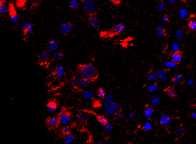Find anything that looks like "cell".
<instances>
[{"label": "cell", "mask_w": 196, "mask_h": 144, "mask_svg": "<svg viewBox=\"0 0 196 144\" xmlns=\"http://www.w3.org/2000/svg\"><path fill=\"white\" fill-rule=\"evenodd\" d=\"M171 121V119L170 117L166 115H163L161 117L160 120V123L164 125V126H167L169 123H170Z\"/></svg>", "instance_id": "cell-21"}, {"label": "cell", "mask_w": 196, "mask_h": 144, "mask_svg": "<svg viewBox=\"0 0 196 144\" xmlns=\"http://www.w3.org/2000/svg\"><path fill=\"white\" fill-rule=\"evenodd\" d=\"M82 5L86 11L90 14H93L96 12V5L93 1L90 0H83L82 1Z\"/></svg>", "instance_id": "cell-2"}, {"label": "cell", "mask_w": 196, "mask_h": 144, "mask_svg": "<svg viewBox=\"0 0 196 144\" xmlns=\"http://www.w3.org/2000/svg\"><path fill=\"white\" fill-rule=\"evenodd\" d=\"M82 97L84 98L85 100H91L93 97L94 95V93L93 92V90L90 89H84L82 92Z\"/></svg>", "instance_id": "cell-15"}, {"label": "cell", "mask_w": 196, "mask_h": 144, "mask_svg": "<svg viewBox=\"0 0 196 144\" xmlns=\"http://www.w3.org/2000/svg\"><path fill=\"white\" fill-rule=\"evenodd\" d=\"M61 131L64 135H67L69 134V132H70V128H69L68 126H67V125H65V126H64L62 128H61Z\"/></svg>", "instance_id": "cell-39"}, {"label": "cell", "mask_w": 196, "mask_h": 144, "mask_svg": "<svg viewBox=\"0 0 196 144\" xmlns=\"http://www.w3.org/2000/svg\"><path fill=\"white\" fill-rule=\"evenodd\" d=\"M68 76H69V77H73V76H74V73H73V72H72V71H70V72H68Z\"/></svg>", "instance_id": "cell-52"}, {"label": "cell", "mask_w": 196, "mask_h": 144, "mask_svg": "<svg viewBox=\"0 0 196 144\" xmlns=\"http://www.w3.org/2000/svg\"><path fill=\"white\" fill-rule=\"evenodd\" d=\"M58 46V42L55 39H51L48 42L47 47V52L49 53L54 52L57 50Z\"/></svg>", "instance_id": "cell-6"}, {"label": "cell", "mask_w": 196, "mask_h": 144, "mask_svg": "<svg viewBox=\"0 0 196 144\" xmlns=\"http://www.w3.org/2000/svg\"><path fill=\"white\" fill-rule=\"evenodd\" d=\"M64 56L63 52L61 50H56V51L53 52V54L51 57L52 60L54 62H57V61L61 60Z\"/></svg>", "instance_id": "cell-11"}, {"label": "cell", "mask_w": 196, "mask_h": 144, "mask_svg": "<svg viewBox=\"0 0 196 144\" xmlns=\"http://www.w3.org/2000/svg\"><path fill=\"white\" fill-rule=\"evenodd\" d=\"M147 78L151 82L154 81L156 79V76L153 73H149L147 74Z\"/></svg>", "instance_id": "cell-40"}, {"label": "cell", "mask_w": 196, "mask_h": 144, "mask_svg": "<svg viewBox=\"0 0 196 144\" xmlns=\"http://www.w3.org/2000/svg\"><path fill=\"white\" fill-rule=\"evenodd\" d=\"M73 25L70 22L61 23L60 26V30L61 33L64 35H68L69 34L72 30Z\"/></svg>", "instance_id": "cell-3"}, {"label": "cell", "mask_w": 196, "mask_h": 144, "mask_svg": "<svg viewBox=\"0 0 196 144\" xmlns=\"http://www.w3.org/2000/svg\"><path fill=\"white\" fill-rule=\"evenodd\" d=\"M166 93L169 97L173 98L176 96V92L172 88H169L166 90Z\"/></svg>", "instance_id": "cell-29"}, {"label": "cell", "mask_w": 196, "mask_h": 144, "mask_svg": "<svg viewBox=\"0 0 196 144\" xmlns=\"http://www.w3.org/2000/svg\"><path fill=\"white\" fill-rule=\"evenodd\" d=\"M74 138L73 136L71 134H68L66 135V136L65 138V140H64V143L66 144H70L74 142Z\"/></svg>", "instance_id": "cell-28"}, {"label": "cell", "mask_w": 196, "mask_h": 144, "mask_svg": "<svg viewBox=\"0 0 196 144\" xmlns=\"http://www.w3.org/2000/svg\"><path fill=\"white\" fill-rule=\"evenodd\" d=\"M183 79H184V77L182 75V74H178L173 77L172 79V82H173V83L174 84H178V83H180V82H181L182 81H183Z\"/></svg>", "instance_id": "cell-24"}, {"label": "cell", "mask_w": 196, "mask_h": 144, "mask_svg": "<svg viewBox=\"0 0 196 144\" xmlns=\"http://www.w3.org/2000/svg\"><path fill=\"white\" fill-rule=\"evenodd\" d=\"M175 2H176V1H174V0H169V1H168V4L170 5H173L175 3Z\"/></svg>", "instance_id": "cell-49"}, {"label": "cell", "mask_w": 196, "mask_h": 144, "mask_svg": "<svg viewBox=\"0 0 196 144\" xmlns=\"http://www.w3.org/2000/svg\"><path fill=\"white\" fill-rule=\"evenodd\" d=\"M182 59V55L179 52L174 53L173 55H172L171 60L172 62L176 64H178L181 62Z\"/></svg>", "instance_id": "cell-18"}, {"label": "cell", "mask_w": 196, "mask_h": 144, "mask_svg": "<svg viewBox=\"0 0 196 144\" xmlns=\"http://www.w3.org/2000/svg\"><path fill=\"white\" fill-rule=\"evenodd\" d=\"M113 101H114L113 96L111 95H109L105 98V100H104V104H105L107 107V106H108L114 103Z\"/></svg>", "instance_id": "cell-26"}, {"label": "cell", "mask_w": 196, "mask_h": 144, "mask_svg": "<svg viewBox=\"0 0 196 144\" xmlns=\"http://www.w3.org/2000/svg\"><path fill=\"white\" fill-rule=\"evenodd\" d=\"M168 70H164L162 68L156 69L155 71V74H156L155 75L156 76V78L162 80L164 77L166 76V74L168 73Z\"/></svg>", "instance_id": "cell-14"}, {"label": "cell", "mask_w": 196, "mask_h": 144, "mask_svg": "<svg viewBox=\"0 0 196 144\" xmlns=\"http://www.w3.org/2000/svg\"><path fill=\"white\" fill-rule=\"evenodd\" d=\"M4 2V1H0V3H1V4H0V13L2 14H6L9 11V7H7V5L3 3Z\"/></svg>", "instance_id": "cell-22"}, {"label": "cell", "mask_w": 196, "mask_h": 144, "mask_svg": "<svg viewBox=\"0 0 196 144\" xmlns=\"http://www.w3.org/2000/svg\"><path fill=\"white\" fill-rule=\"evenodd\" d=\"M10 20L11 22L12 23L16 24L19 21V17L17 14L16 11L14 9V7H11L10 8Z\"/></svg>", "instance_id": "cell-7"}, {"label": "cell", "mask_w": 196, "mask_h": 144, "mask_svg": "<svg viewBox=\"0 0 196 144\" xmlns=\"http://www.w3.org/2000/svg\"><path fill=\"white\" fill-rule=\"evenodd\" d=\"M98 122L102 125H106L107 123H108V121H107V119L104 116H100L98 117Z\"/></svg>", "instance_id": "cell-33"}, {"label": "cell", "mask_w": 196, "mask_h": 144, "mask_svg": "<svg viewBox=\"0 0 196 144\" xmlns=\"http://www.w3.org/2000/svg\"><path fill=\"white\" fill-rule=\"evenodd\" d=\"M158 86L156 84H154V85H153L152 86H150L149 87V89H148V91L149 93H151L152 92H153L155 90H156L158 89Z\"/></svg>", "instance_id": "cell-42"}, {"label": "cell", "mask_w": 196, "mask_h": 144, "mask_svg": "<svg viewBox=\"0 0 196 144\" xmlns=\"http://www.w3.org/2000/svg\"><path fill=\"white\" fill-rule=\"evenodd\" d=\"M98 96L100 99H103V98L106 97V92L104 91L103 89L102 88L99 89L98 92Z\"/></svg>", "instance_id": "cell-35"}, {"label": "cell", "mask_w": 196, "mask_h": 144, "mask_svg": "<svg viewBox=\"0 0 196 144\" xmlns=\"http://www.w3.org/2000/svg\"><path fill=\"white\" fill-rule=\"evenodd\" d=\"M156 32L157 36L158 38H162V37L164 36L166 34L165 28L162 26H158L156 27Z\"/></svg>", "instance_id": "cell-19"}, {"label": "cell", "mask_w": 196, "mask_h": 144, "mask_svg": "<svg viewBox=\"0 0 196 144\" xmlns=\"http://www.w3.org/2000/svg\"><path fill=\"white\" fill-rule=\"evenodd\" d=\"M167 79H168V78H167V77H166V76H164L163 77V78H162V81H164V82H165V81H166V80H167Z\"/></svg>", "instance_id": "cell-53"}, {"label": "cell", "mask_w": 196, "mask_h": 144, "mask_svg": "<svg viewBox=\"0 0 196 144\" xmlns=\"http://www.w3.org/2000/svg\"><path fill=\"white\" fill-rule=\"evenodd\" d=\"M77 86L80 88H85L88 86L89 80L82 76L79 77L76 79Z\"/></svg>", "instance_id": "cell-8"}, {"label": "cell", "mask_w": 196, "mask_h": 144, "mask_svg": "<svg viewBox=\"0 0 196 144\" xmlns=\"http://www.w3.org/2000/svg\"><path fill=\"white\" fill-rule=\"evenodd\" d=\"M183 36V32L182 30H178L176 33V38L178 41H181Z\"/></svg>", "instance_id": "cell-32"}, {"label": "cell", "mask_w": 196, "mask_h": 144, "mask_svg": "<svg viewBox=\"0 0 196 144\" xmlns=\"http://www.w3.org/2000/svg\"><path fill=\"white\" fill-rule=\"evenodd\" d=\"M191 116L193 119L196 120V113H193L191 114Z\"/></svg>", "instance_id": "cell-51"}, {"label": "cell", "mask_w": 196, "mask_h": 144, "mask_svg": "<svg viewBox=\"0 0 196 144\" xmlns=\"http://www.w3.org/2000/svg\"><path fill=\"white\" fill-rule=\"evenodd\" d=\"M112 2L114 4H118L120 3L121 1H119V0H114V1H112Z\"/></svg>", "instance_id": "cell-50"}, {"label": "cell", "mask_w": 196, "mask_h": 144, "mask_svg": "<svg viewBox=\"0 0 196 144\" xmlns=\"http://www.w3.org/2000/svg\"><path fill=\"white\" fill-rule=\"evenodd\" d=\"M66 112V109L65 108H61L60 109H59L58 112V113L60 115H62V114H65Z\"/></svg>", "instance_id": "cell-46"}, {"label": "cell", "mask_w": 196, "mask_h": 144, "mask_svg": "<svg viewBox=\"0 0 196 144\" xmlns=\"http://www.w3.org/2000/svg\"><path fill=\"white\" fill-rule=\"evenodd\" d=\"M115 118L116 119H122V114L120 111H118L115 114Z\"/></svg>", "instance_id": "cell-45"}, {"label": "cell", "mask_w": 196, "mask_h": 144, "mask_svg": "<svg viewBox=\"0 0 196 144\" xmlns=\"http://www.w3.org/2000/svg\"><path fill=\"white\" fill-rule=\"evenodd\" d=\"M79 71L81 76L88 80L95 79L98 76L97 70L92 63H87L81 65L79 67Z\"/></svg>", "instance_id": "cell-1"}, {"label": "cell", "mask_w": 196, "mask_h": 144, "mask_svg": "<svg viewBox=\"0 0 196 144\" xmlns=\"http://www.w3.org/2000/svg\"><path fill=\"white\" fill-rule=\"evenodd\" d=\"M164 65L166 68H172L173 69H176V64L174 63L172 61H167L164 63Z\"/></svg>", "instance_id": "cell-30"}, {"label": "cell", "mask_w": 196, "mask_h": 144, "mask_svg": "<svg viewBox=\"0 0 196 144\" xmlns=\"http://www.w3.org/2000/svg\"><path fill=\"white\" fill-rule=\"evenodd\" d=\"M69 5L72 9H77L80 7V3L77 0H71L69 1Z\"/></svg>", "instance_id": "cell-27"}, {"label": "cell", "mask_w": 196, "mask_h": 144, "mask_svg": "<svg viewBox=\"0 0 196 144\" xmlns=\"http://www.w3.org/2000/svg\"><path fill=\"white\" fill-rule=\"evenodd\" d=\"M20 27L27 35H30L33 32V25L29 21H25L20 23Z\"/></svg>", "instance_id": "cell-4"}, {"label": "cell", "mask_w": 196, "mask_h": 144, "mask_svg": "<svg viewBox=\"0 0 196 144\" xmlns=\"http://www.w3.org/2000/svg\"><path fill=\"white\" fill-rule=\"evenodd\" d=\"M165 3L163 2H160L158 3L157 4V9L159 11L161 12L162 11L164 10V9H165Z\"/></svg>", "instance_id": "cell-41"}, {"label": "cell", "mask_w": 196, "mask_h": 144, "mask_svg": "<svg viewBox=\"0 0 196 144\" xmlns=\"http://www.w3.org/2000/svg\"><path fill=\"white\" fill-rule=\"evenodd\" d=\"M119 110V105L117 103L114 102L108 106H107L106 108V113L108 115L116 114Z\"/></svg>", "instance_id": "cell-5"}, {"label": "cell", "mask_w": 196, "mask_h": 144, "mask_svg": "<svg viewBox=\"0 0 196 144\" xmlns=\"http://www.w3.org/2000/svg\"><path fill=\"white\" fill-rule=\"evenodd\" d=\"M134 113H131L130 114V115H129V117H130V119H133V117H134Z\"/></svg>", "instance_id": "cell-54"}, {"label": "cell", "mask_w": 196, "mask_h": 144, "mask_svg": "<svg viewBox=\"0 0 196 144\" xmlns=\"http://www.w3.org/2000/svg\"><path fill=\"white\" fill-rule=\"evenodd\" d=\"M152 125L149 123V122H147L143 126V129L145 131H148V130H151L152 129Z\"/></svg>", "instance_id": "cell-44"}, {"label": "cell", "mask_w": 196, "mask_h": 144, "mask_svg": "<svg viewBox=\"0 0 196 144\" xmlns=\"http://www.w3.org/2000/svg\"><path fill=\"white\" fill-rule=\"evenodd\" d=\"M88 22L90 26L94 28H97L99 27L100 23L98 17L96 15H92L88 19Z\"/></svg>", "instance_id": "cell-12"}, {"label": "cell", "mask_w": 196, "mask_h": 144, "mask_svg": "<svg viewBox=\"0 0 196 144\" xmlns=\"http://www.w3.org/2000/svg\"><path fill=\"white\" fill-rule=\"evenodd\" d=\"M188 85H189L190 86H192L194 84V79H190L188 81Z\"/></svg>", "instance_id": "cell-48"}, {"label": "cell", "mask_w": 196, "mask_h": 144, "mask_svg": "<svg viewBox=\"0 0 196 144\" xmlns=\"http://www.w3.org/2000/svg\"><path fill=\"white\" fill-rule=\"evenodd\" d=\"M76 119L80 122H84L86 120V119H87V116L85 115V114L83 113H79L78 114H77Z\"/></svg>", "instance_id": "cell-31"}, {"label": "cell", "mask_w": 196, "mask_h": 144, "mask_svg": "<svg viewBox=\"0 0 196 144\" xmlns=\"http://www.w3.org/2000/svg\"><path fill=\"white\" fill-rule=\"evenodd\" d=\"M153 109L151 107H148L144 111V115L148 119H151L153 115Z\"/></svg>", "instance_id": "cell-20"}, {"label": "cell", "mask_w": 196, "mask_h": 144, "mask_svg": "<svg viewBox=\"0 0 196 144\" xmlns=\"http://www.w3.org/2000/svg\"><path fill=\"white\" fill-rule=\"evenodd\" d=\"M104 129L107 132H110L113 130V126L110 123H107L104 126Z\"/></svg>", "instance_id": "cell-36"}, {"label": "cell", "mask_w": 196, "mask_h": 144, "mask_svg": "<svg viewBox=\"0 0 196 144\" xmlns=\"http://www.w3.org/2000/svg\"><path fill=\"white\" fill-rule=\"evenodd\" d=\"M42 0H38V1H37V2L38 3H40V2H42Z\"/></svg>", "instance_id": "cell-56"}, {"label": "cell", "mask_w": 196, "mask_h": 144, "mask_svg": "<svg viewBox=\"0 0 196 144\" xmlns=\"http://www.w3.org/2000/svg\"><path fill=\"white\" fill-rule=\"evenodd\" d=\"M96 144H103V143H102L101 142H99Z\"/></svg>", "instance_id": "cell-55"}, {"label": "cell", "mask_w": 196, "mask_h": 144, "mask_svg": "<svg viewBox=\"0 0 196 144\" xmlns=\"http://www.w3.org/2000/svg\"><path fill=\"white\" fill-rule=\"evenodd\" d=\"M125 25L122 23H120L119 24H117V25L114 27L113 28V32L116 34H120L122 33V32L125 30Z\"/></svg>", "instance_id": "cell-17"}, {"label": "cell", "mask_w": 196, "mask_h": 144, "mask_svg": "<svg viewBox=\"0 0 196 144\" xmlns=\"http://www.w3.org/2000/svg\"><path fill=\"white\" fill-rule=\"evenodd\" d=\"M169 21L168 17L167 15H164L162 18V22L163 23L165 24L166 23H167Z\"/></svg>", "instance_id": "cell-47"}, {"label": "cell", "mask_w": 196, "mask_h": 144, "mask_svg": "<svg viewBox=\"0 0 196 144\" xmlns=\"http://www.w3.org/2000/svg\"><path fill=\"white\" fill-rule=\"evenodd\" d=\"M171 49L174 53L179 52L180 46L178 43H172L171 44Z\"/></svg>", "instance_id": "cell-34"}, {"label": "cell", "mask_w": 196, "mask_h": 144, "mask_svg": "<svg viewBox=\"0 0 196 144\" xmlns=\"http://www.w3.org/2000/svg\"><path fill=\"white\" fill-rule=\"evenodd\" d=\"M69 85L72 88H75V87L77 86L76 80L74 78H71L69 80Z\"/></svg>", "instance_id": "cell-43"}, {"label": "cell", "mask_w": 196, "mask_h": 144, "mask_svg": "<svg viewBox=\"0 0 196 144\" xmlns=\"http://www.w3.org/2000/svg\"><path fill=\"white\" fill-rule=\"evenodd\" d=\"M160 103H161V99H160V97L157 96H156L154 97L151 100V103L152 104L155 105H158L159 104H160Z\"/></svg>", "instance_id": "cell-37"}, {"label": "cell", "mask_w": 196, "mask_h": 144, "mask_svg": "<svg viewBox=\"0 0 196 144\" xmlns=\"http://www.w3.org/2000/svg\"><path fill=\"white\" fill-rule=\"evenodd\" d=\"M59 119H60V123L64 125H66L68 124V122H70L72 120V117L68 114L65 113L62 115H61L59 116Z\"/></svg>", "instance_id": "cell-13"}, {"label": "cell", "mask_w": 196, "mask_h": 144, "mask_svg": "<svg viewBox=\"0 0 196 144\" xmlns=\"http://www.w3.org/2000/svg\"><path fill=\"white\" fill-rule=\"evenodd\" d=\"M179 15H180V18L182 20L185 19H186L188 15V12L187 9L185 8H182L179 11Z\"/></svg>", "instance_id": "cell-25"}, {"label": "cell", "mask_w": 196, "mask_h": 144, "mask_svg": "<svg viewBox=\"0 0 196 144\" xmlns=\"http://www.w3.org/2000/svg\"><path fill=\"white\" fill-rule=\"evenodd\" d=\"M49 53L47 51H44L40 53L39 56V60L41 62H46L49 60L50 58Z\"/></svg>", "instance_id": "cell-16"}, {"label": "cell", "mask_w": 196, "mask_h": 144, "mask_svg": "<svg viewBox=\"0 0 196 144\" xmlns=\"http://www.w3.org/2000/svg\"><path fill=\"white\" fill-rule=\"evenodd\" d=\"M57 109V105L54 102H50L47 105V110L49 113H52Z\"/></svg>", "instance_id": "cell-23"}, {"label": "cell", "mask_w": 196, "mask_h": 144, "mask_svg": "<svg viewBox=\"0 0 196 144\" xmlns=\"http://www.w3.org/2000/svg\"><path fill=\"white\" fill-rule=\"evenodd\" d=\"M54 72L55 76L58 79L61 78L64 76V74H65L64 67L61 65H56Z\"/></svg>", "instance_id": "cell-9"}, {"label": "cell", "mask_w": 196, "mask_h": 144, "mask_svg": "<svg viewBox=\"0 0 196 144\" xmlns=\"http://www.w3.org/2000/svg\"><path fill=\"white\" fill-rule=\"evenodd\" d=\"M60 119L59 118L56 116L52 117L50 119H48L47 121V125L50 128H54L57 127L58 124L60 123Z\"/></svg>", "instance_id": "cell-10"}, {"label": "cell", "mask_w": 196, "mask_h": 144, "mask_svg": "<svg viewBox=\"0 0 196 144\" xmlns=\"http://www.w3.org/2000/svg\"><path fill=\"white\" fill-rule=\"evenodd\" d=\"M188 27L191 30L193 31L196 30V21L195 20L190 21L188 23Z\"/></svg>", "instance_id": "cell-38"}]
</instances>
